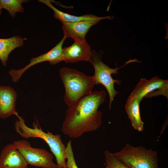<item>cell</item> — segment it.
Wrapping results in <instances>:
<instances>
[{"label":"cell","mask_w":168,"mask_h":168,"mask_svg":"<svg viewBox=\"0 0 168 168\" xmlns=\"http://www.w3.org/2000/svg\"><path fill=\"white\" fill-rule=\"evenodd\" d=\"M106 92L94 91L81 98L65 112L61 130L71 138L97 130L102 124V112L98 110L105 101Z\"/></svg>","instance_id":"cell-1"},{"label":"cell","mask_w":168,"mask_h":168,"mask_svg":"<svg viewBox=\"0 0 168 168\" xmlns=\"http://www.w3.org/2000/svg\"><path fill=\"white\" fill-rule=\"evenodd\" d=\"M59 73L65 89L64 100L68 108L93 91L95 85L93 76L66 67L60 69Z\"/></svg>","instance_id":"cell-2"},{"label":"cell","mask_w":168,"mask_h":168,"mask_svg":"<svg viewBox=\"0 0 168 168\" xmlns=\"http://www.w3.org/2000/svg\"><path fill=\"white\" fill-rule=\"evenodd\" d=\"M19 120L16 121L15 128L16 132L22 137L28 139L30 138H40L45 141L55 157L58 168H67L66 167V147L63 142L59 134L54 135L48 131L45 133L35 122H33V128H30L25 124L22 117L17 116Z\"/></svg>","instance_id":"cell-3"},{"label":"cell","mask_w":168,"mask_h":168,"mask_svg":"<svg viewBox=\"0 0 168 168\" xmlns=\"http://www.w3.org/2000/svg\"><path fill=\"white\" fill-rule=\"evenodd\" d=\"M104 52L102 50L97 52L92 50V54L89 61L93 65L95 70V73L93 76L94 83L95 85L101 84L106 89L109 97V103L108 108L110 110L111 109L112 102L115 96L119 92L114 88V84L118 85L121 84L120 80L114 79L112 77V74L118 73V70L128 63L133 62L140 61L134 58L130 59L127 61L123 66L120 67L112 68L103 63L101 60Z\"/></svg>","instance_id":"cell-4"},{"label":"cell","mask_w":168,"mask_h":168,"mask_svg":"<svg viewBox=\"0 0 168 168\" xmlns=\"http://www.w3.org/2000/svg\"><path fill=\"white\" fill-rule=\"evenodd\" d=\"M130 168H159L157 152L127 143L119 151L113 153Z\"/></svg>","instance_id":"cell-5"},{"label":"cell","mask_w":168,"mask_h":168,"mask_svg":"<svg viewBox=\"0 0 168 168\" xmlns=\"http://www.w3.org/2000/svg\"><path fill=\"white\" fill-rule=\"evenodd\" d=\"M28 164L44 168H58L53 160V154L47 150L31 147L25 140L13 142Z\"/></svg>","instance_id":"cell-6"},{"label":"cell","mask_w":168,"mask_h":168,"mask_svg":"<svg viewBox=\"0 0 168 168\" xmlns=\"http://www.w3.org/2000/svg\"><path fill=\"white\" fill-rule=\"evenodd\" d=\"M66 38L63 36L60 41L53 48L46 53L30 60V63L23 68L19 70L11 69L9 74L14 82L19 79L23 73L27 69L36 64L49 61L50 64L54 65L62 61L63 45Z\"/></svg>","instance_id":"cell-7"},{"label":"cell","mask_w":168,"mask_h":168,"mask_svg":"<svg viewBox=\"0 0 168 168\" xmlns=\"http://www.w3.org/2000/svg\"><path fill=\"white\" fill-rule=\"evenodd\" d=\"M113 16L99 17L96 19L72 22H61L64 36L66 38L70 37L74 42L82 43L86 41L85 37L90 29L100 21L104 19L111 20Z\"/></svg>","instance_id":"cell-8"},{"label":"cell","mask_w":168,"mask_h":168,"mask_svg":"<svg viewBox=\"0 0 168 168\" xmlns=\"http://www.w3.org/2000/svg\"><path fill=\"white\" fill-rule=\"evenodd\" d=\"M168 93V81L157 76L147 80L141 78L129 96L140 102L143 98L156 90Z\"/></svg>","instance_id":"cell-9"},{"label":"cell","mask_w":168,"mask_h":168,"mask_svg":"<svg viewBox=\"0 0 168 168\" xmlns=\"http://www.w3.org/2000/svg\"><path fill=\"white\" fill-rule=\"evenodd\" d=\"M28 164L13 143L5 146L0 155V168H27Z\"/></svg>","instance_id":"cell-10"},{"label":"cell","mask_w":168,"mask_h":168,"mask_svg":"<svg viewBox=\"0 0 168 168\" xmlns=\"http://www.w3.org/2000/svg\"><path fill=\"white\" fill-rule=\"evenodd\" d=\"M91 54V47L86 41L82 43L74 42L71 46L63 48L62 61L66 63L89 61Z\"/></svg>","instance_id":"cell-11"},{"label":"cell","mask_w":168,"mask_h":168,"mask_svg":"<svg viewBox=\"0 0 168 168\" xmlns=\"http://www.w3.org/2000/svg\"><path fill=\"white\" fill-rule=\"evenodd\" d=\"M17 94L9 86H0V118L5 119L10 116L18 115L15 109Z\"/></svg>","instance_id":"cell-12"},{"label":"cell","mask_w":168,"mask_h":168,"mask_svg":"<svg viewBox=\"0 0 168 168\" xmlns=\"http://www.w3.org/2000/svg\"><path fill=\"white\" fill-rule=\"evenodd\" d=\"M140 103L136 99L129 96L125 106L126 112L130 120L132 126L139 132L144 129V123L140 116Z\"/></svg>","instance_id":"cell-13"},{"label":"cell","mask_w":168,"mask_h":168,"mask_svg":"<svg viewBox=\"0 0 168 168\" xmlns=\"http://www.w3.org/2000/svg\"><path fill=\"white\" fill-rule=\"evenodd\" d=\"M26 39L18 35L0 38V60L3 66L6 65L10 53L16 48L22 46Z\"/></svg>","instance_id":"cell-14"},{"label":"cell","mask_w":168,"mask_h":168,"mask_svg":"<svg viewBox=\"0 0 168 168\" xmlns=\"http://www.w3.org/2000/svg\"><path fill=\"white\" fill-rule=\"evenodd\" d=\"M39 2L44 3L52 9L54 12V16L61 22H72L82 21L97 19L99 16L92 14H86L80 16L70 15L62 12L56 8L49 0H39Z\"/></svg>","instance_id":"cell-15"},{"label":"cell","mask_w":168,"mask_h":168,"mask_svg":"<svg viewBox=\"0 0 168 168\" xmlns=\"http://www.w3.org/2000/svg\"><path fill=\"white\" fill-rule=\"evenodd\" d=\"M28 1L26 0H0V6L2 9L6 10L9 14L14 18L16 12H23L24 9L22 3Z\"/></svg>","instance_id":"cell-16"},{"label":"cell","mask_w":168,"mask_h":168,"mask_svg":"<svg viewBox=\"0 0 168 168\" xmlns=\"http://www.w3.org/2000/svg\"><path fill=\"white\" fill-rule=\"evenodd\" d=\"M106 166L105 168H130L108 151L104 152Z\"/></svg>","instance_id":"cell-17"},{"label":"cell","mask_w":168,"mask_h":168,"mask_svg":"<svg viewBox=\"0 0 168 168\" xmlns=\"http://www.w3.org/2000/svg\"><path fill=\"white\" fill-rule=\"evenodd\" d=\"M67 168H78L76 164L72 151L71 141L69 140L67 143L65 148Z\"/></svg>","instance_id":"cell-18"},{"label":"cell","mask_w":168,"mask_h":168,"mask_svg":"<svg viewBox=\"0 0 168 168\" xmlns=\"http://www.w3.org/2000/svg\"><path fill=\"white\" fill-rule=\"evenodd\" d=\"M2 13V9L0 6V15Z\"/></svg>","instance_id":"cell-19"},{"label":"cell","mask_w":168,"mask_h":168,"mask_svg":"<svg viewBox=\"0 0 168 168\" xmlns=\"http://www.w3.org/2000/svg\"></svg>","instance_id":"cell-20"}]
</instances>
